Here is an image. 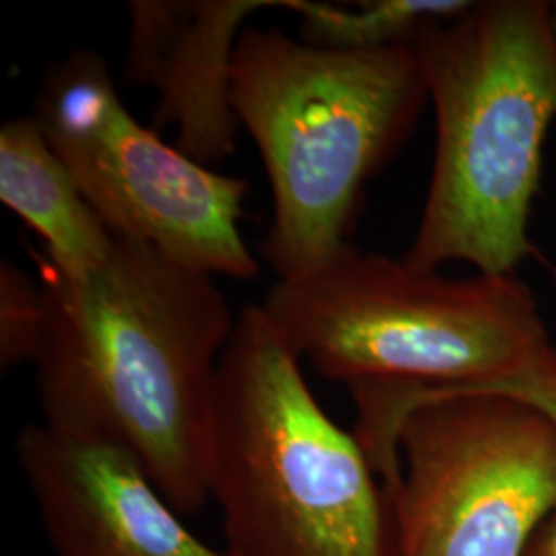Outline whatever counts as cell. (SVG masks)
Masks as SVG:
<instances>
[{"instance_id": "6da1fadb", "label": "cell", "mask_w": 556, "mask_h": 556, "mask_svg": "<svg viewBox=\"0 0 556 556\" xmlns=\"http://www.w3.org/2000/svg\"><path fill=\"white\" fill-rule=\"evenodd\" d=\"M31 254L46 293L41 422L124 450L181 516L197 514L211 498L215 383L238 319L217 277L124 238L79 277Z\"/></svg>"}, {"instance_id": "7a4b0ae2", "label": "cell", "mask_w": 556, "mask_h": 556, "mask_svg": "<svg viewBox=\"0 0 556 556\" xmlns=\"http://www.w3.org/2000/svg\"><path fill=\"white\" fill-rule=\"evenodd\" d=\"M280 337L355 402V435L388 495L397 431L418 404L489 392L555 346L534 291L516 275L454 278L355 245L260 303Z\"/></svg>"}, {"instance_id": "3957f363", "label": "cell", "mask_w": 556, "mask_h": 556, "mask_svg": "<svg viewBox=\"0 0 556 556\" xmlns=\"http://www.w3.org/2000/svg\"><path fill=\"white\" fill-rule=\"evenodd\" d=\"M418 59L435 114V155L417 233L402 258L439 270L466 262L516 275L542 258L530 211L556 118V4L472 0L420 31Z\"/></svg>"}, {"instance_id": "277c9868", "label": "cell", "mask_w": 556, "mask_h": 556, "mask_svg": "<svg viewBox=\"0 0 556 556\" xmlns=\"http://www.w3.org/2000/svg\"><path fill=\"white\" fill-rule=\"evenodd\" d=\"M231 93L270 184L260 256L277 280L307 277L351 248L365 184L396 157L429 105L417 48L338 52L250 25Z\"/></svg>"}, {"instance_id": "5b68a950", "label": "cell", "mask_w": 556, "mask_h": 556, "mask_svg": "<svg viewBox=\"0 0 556 556\" xmlns=\"http://www.w3.org/2000/svg\"><path fill=\"white\" fill-rule=\"evenodd\" d=\"M208 495L227 556H397L383 480L262 305L241 309L220 357Z\"/></svg>"}, {"instance_id": "8992f818", "label": "cell", "mask_w": 556, "mask_h": 556, "mask_svg": "<svg viewBox=\"0 0 556 556\" xmlns=\"http://www.w3.org/2000/svg\"><path fill=\"white\" fill-rule=\"evenodd\" d=\"M34 118L114 238L147 243L213 277H260L239 227L248 181L142 126L96 50H75L46 71Z\"/></svg>"}, {"instance_id": "52a82bcc", "label": "cell", "mask_w": 556, "mask_h": 556, "mask_svg": "<svg viewBox=\"0 0 556 556\" xmlns=\"http://www.w3.org/2000/svg\"><path fill=\"white\" fill-rule=\"evenodd\" d=\"M390 493L397 556H523L556 511V418L472 392L413 408Z\"/></svg>"}, {"instance_id": "ba28073f", "label": "cell", "mask_w": 556, "mask_h": 556, "mask_svg": "<svg viewBox=\"0 0 556 556\" xmlns=\"http://www.w3.org/2000/svg\"><path fill=\"white\" fill-rule=\"evenodd\" d=\"M15 454L54 556H227L112 443L40 422L21 431Z\"/></svg>"}, {"instance_id": "9c48e42d", "label": "cell", "mask_w": 556, "mask_h": 556, "mask_svg": "<svg viewBox=\"0 0 556 556\" xmlns=\"http://www.w3.org/2000/svg\"><path fill=\"white\" fill-rule=\"evenodd\" d=\"M278 7L280 0L128 2L124 75L155 91V122L174 126L176 147L202 165L236 153L233 56L248 21Z\"/></svg>"}, {"instance_id": "30bf717a", "label": "cell", "mask_w": 556, "mask_h": 556, "mask_svg": "<svg viewBox=\"0 0 556 556\" xmlns=\"http://www.w3.org/2000/svg\"><path fill=\"white\" fill-rule=\"evenodd\" d=\"M0 200L43 241V262L64 277L101 266L116 238L83 197L34 116L0 128Z\"/></svg>"}, {"instance_id": "8fae6325", "label": "cell", "mask_w": 556, "mask_h": 556, "mask_svg": "<svg viewBox=\"0 0 556 556\" xmlns=\"http://www.w3.org/2000/svg\"><path fill=\"white\" fill-rule=\"evenodd\" d=\"M472 0H371L330 4L280 0V9L299 20V40L324 50L369 52L415 46L420 31L435 21L464 13Z\"/></svg>"}, {"instance_id": "7c38bea8", "label": "cell", "mask_w": 556, "mask_h": 556, "mask_svg": "<svg viewBox=\"0 0 556 556\" xmlns=\"http://www.w3.org/2000/svg\"><path fill=\"white\" fill-rule=\"evenodd\" d=\"M46 330V293L20 264H0V367L15 369L38 357Z\"/></svg>"}, {"instance_id": "4fadbf2b", "label": "cell", "mask_w": 556, "mask_h": 556, "mask_svg": "<svg viewBox=\"0 0 556 556\" xmlns=\"http://www.w3.org/2000/svg\"><path fill=\"white\" fill-rule=\"evenodd\" d=\"M489 392L523 397L556 418V344L530 371ZM523 556H556V511L542 523Z\"/></svg>"}]
</instances>
